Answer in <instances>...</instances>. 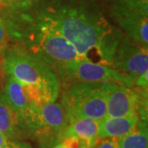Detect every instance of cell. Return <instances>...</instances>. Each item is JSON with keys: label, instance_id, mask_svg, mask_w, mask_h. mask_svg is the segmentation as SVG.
<instances>
[{"label": "cell", "instance_id": "obj_1", "mask_svg": "<svg viewBox=\"0 0 148 148\" xmlns=\"http://www.w3.org/2000/svg\"><path fill=\"white\" fill-rule=\"evenodd\" d=\"M40 26L62 35L85 58H87L86 56L91 50L100 53L101 48L115 30L100 15L71 8L44 12L40 16Z\"/></svg>", "mask_w": 148, "mask_h": 148}, {"label": "cell", "instance_id": "obj_2", "mask_svg": "<svg viewBox=\"0 0 148 148\" xmlns=\"http://www.w3.org/2000/svg\"><path fill=\"white\" fill-rule=\"evenodd\" d=\"M3 64L9 77L21 84L36 86L45 104L55 102L59 93L58 77L41 58L23 52H11L4 58Z\"/></svg>", "mask_w": 148, "mask_h": 148}, {"label": "cell", "instance_id": "obj_3", "mask_svg": "<svg viewBox=\"0 0 148 148\" xmlns=\"http://www.w3.org/2000/svg\"><path fill=\"white\" fill-rule=\"evenodd\" d=\"M106 83L79 82L64 93L61 106L69 122L75 118H89L100 122L107 116Z\"/></svg>", "mask_w": 148, "mask_h": 148}, {"label": "cell", "instance_id": "obj_4", "mask_svg": "<svg viewBox=\"0 0 148 148\" xmlns=\"http://www.w3.org/2000/svg\"><path fill=\"white\" fill-rule=\"evenodd\" d=\"M36 40V49L40 53L36 56L50 67H56L58 71L79 59L85 58L67 39L47 27L40 26Z\"/></svg>", "mask_w": 148, "mask_h": 148}, {"label": "cell", "instance_id": "obj_5", "mask_svg": "<svg viewBox=\"0 0 148 148\" xmlns=\"http://www.w3.org/2000/svg\"><path fill=\"white\" fill-rule=\"evenodd\" d=\"M60 73L80 82H111L131 86L135 78L118 71L109 65L94 63L87 58H82L66 68L59 70Z\"/></svg>", "mask_w": 148, "mask_h": 148}, {"label": "cell", "instance_id": "obj_6", "mask_svg": "<svg viewBox=\"0 0 148 148\" xmlns=\"http://www.w3.org/2000/svg\"><path fill=\"white\" fill-rule=\"evenodd\" d=\"M111 65L123 73L137 78L148 69L147 47L123 37L117 47Z\"/></svg>", "mask_w": 148, "mask_h": 148}, {"label": "cell", "instance_id": "obj_7", "mask_svg": "<svg viewBox=\"0 0 148 148\" xmlns=\"http://www.w3.org/2000/svg\"><path fill=\"white\" fill-rule=\"evenodd\" d=\"M107 116L127 117L138 115V94L123 85L108 82L105 86Z\"/></svg>", "mask_w": 148, "mask_h": 148}, {"label": "cell", "instance_id": "obj_8", "mask_svg": "<svg viewBox=\"0 0 148 148\" xmlns=\"http://www.w3.org/2000/svg\"><path fill=\"white\" fill-rule=\"evenodd\" d=\"M111 12L114 20L127 32L130 39L147 47L148 16L129 10L117 3H114Z\"/></svg>", "mask_w": 148, "mask_h": 148}, {"label": "cell", "instance_id": "obj_9", "mask_svg": "<svg viewBox=\"0 0 148 148\" xmlns=\"http://www.w3.org/2000/svg\"><path fill=\"white\" fill-rule=\"evenodd\" d=\"M39 127L36 132L45 136L64 137L69 119L63 106L58 103H47L39 110Z\"/></svg>", "mask_w": 148, "mask_h": 148}, {"label": "cell", "instance_id": "obj_10", "mask_svg": "<svg viewBox=\"0 0 148 148\" xmlns=\"http://www.w3.org/2000/svg\"><path fill=\"white\" fill-rule=\"evenodd\" d=\"M138 115L106 117L99 122L98 140L104 138L119 139L133 132L139 121Z\"/></svg>", "mask_w": 148, "mask_h": 148}, {"label": "cell", "instance_id": "obj_11", "mask_svg": "<svg viewBox=\"0 0 148 148\" xmlns=\"http://www.w3.org/2000/svg\"><path fill=\"white\" fill-rule=\"evenodd\" d=\"M98 132L99 121L89 118H75L69 122L64 137H76L90 148H93L98 141Z\"/></svg>", "mask_w": 148, "mask_h": 148}, {"label": "cell", "instance_id": "obj_12", "mask_svg": "<svg viewBox=\"0 0 148 148\" xmlns=\"http://www.w3.org/2000/svg\"><path fill=\"white\" fill-rule=\"evenodd\" d=\"M25 129L20 119L8 106L3 92H0V132L8 138H16ZM26 130V129H25Z\"/></svg>", "mask_w": 148, "mask_h": 148}, {"label": "cell", "instance_id": "obj_13", "mask_svg": "<svg viewBox=\"0 0 148 148\" xmlns=\"http://www.w3.org/2000/svg\"><path fill=\"white\" fill-rule=\"evenodd\" d=\"M118 145L119 148H148L147 129L144 122L139 119L136 129L118 139Z\"/></svg>", "mask_w": 148, "mask_h": 148}, {"label": "cell", "instance_id": "obj_14", "mask_svg": "<svg viewBox=\"0 0 148 148\" xmlns=\"http://www.w3.org/2000/svg\"><path fill=\"white\" fill-rule=\"evenodd\" d=\"M115 3L129 10L148 16V0H116Z\"/></svg>", "mask_w": 148, "mask_h": 148}, {"label": "cell", "instance_id": "obj_15", "mask_svg": "<svg viewBox=\"0 0 148 148\" xmlns=\"http://www.w3.org/2000/svg\"><path fill=\"white\" fill-rule=\"evenodd\" d=\"M93 148H119L118 145V139L104 138L99 139Z\"/></svg>", "mask_w": 148, "mask_h": 148}, {"label": "cell", "instance_id": "obj_16", "mask_svg": "<svg viewBox=\"0 0 148 148\" xmlns=\"http://www.w3.org/2000/svg\"><path fill=\"white\" fill-rule=\"evenodd\" d=\"M135 84L138 86V87L142 88L143 90H147V85H148V72H145L144 73L141 74L138 76L135 80Z\"/></svg>", "mask_w": 148, "mask_h": 148}, {"label": "cell", "instance_id": "obj_17", "mask_svg": "<svg viewBox=\"0 0 148 148\" xmlns=\"http://www.w3.org/2000/svg\"><path fill=\"white\" fill-rule=\"evenodd\" d=\"M4 148H32V147L27 143L24 142H16L8 140Z\"/></svg>", "mask_w": 148, "mask_h": 148}, {"label": "cell", "instance_id": "obj_18", "mask_svg": "<svg viewBox=\"0 0 148 148\" xmlns=\"http://www.w3.org/2000/svg\"><path fill=\"white\" fill-rule=\"evenodd\" d=\"M6 42V30L3 22L0 19V48H2Z\"/></svg>", "mask_w": 148, "mask_h": 148}, {"label": "cell", "instance_id": "obj_19", "mask_svg": "<svg viewBox=\"0 0 148 148\" xmlns=\"http://www.w3.org/2000/svg\"><path fill=\"white\" fill-rule=\"evenodd\" d=\"M8 141V139L6 138L5 135H3L2 132H0V148H4Z\"/></svg>", "mask_w": 148, "mask_h": 148}, {"label": "cell", "instance_id": "obj_20", "mask_svg": "<svg viewBox=\"0 0 148 148\" xmlns=\"http://www.w3.org/2000/svg\"><path fill=\"white\" fill-rule=\"evenodd\" d=\"M53 148H66V147L64 146V144L63 143H60L57 144L55 147H53Z\"/></svg>", "mask_w": 148, "mask_h": 148}, {"label": "cell", "instance_id": "obj_21", "mask_svg": "<svg viewBox=\"0 0 148 148\" xmlns=\"http://www.w3.org/2000/svg\"><path fill=\"white\" fill-rule=\"evenodd\" d=\"M0 1H2V0H0Z\"/></svg>", "mask_w": 148, "mask_h": 148}]
</instances>
